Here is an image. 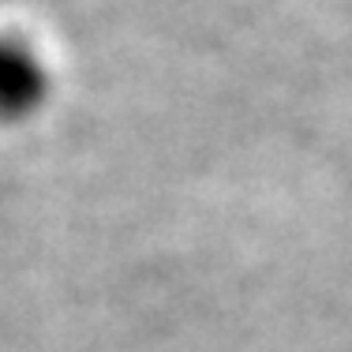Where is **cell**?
<instances>
[{"label":"cell","instance_id":"1","mask_svg":"<svg viewBox=\"0 0 352 352\" xmlns=\"http://www.w3.org/2000/svg\"><path fill=\"white\" fill-rule=\"evenodd\" d=\"M53 98V72L23 34H0V124H27Z\"/></svg>","mask_w":352,"mask_h":352}]
</instances>
